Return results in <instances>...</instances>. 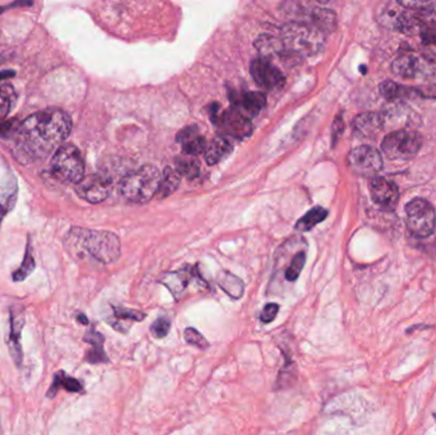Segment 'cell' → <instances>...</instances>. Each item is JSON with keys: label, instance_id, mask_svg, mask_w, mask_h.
Here are the masks:
<instances>
[{"label": "cell", "instance_id": "obj_28", "mask_svg": "<svg viewBox=\"0 0 436 435\" xmlns=\"http://www.w3.org/2000/svg\"><path fill=\"white\" fill-rule=\"evenodd\" d=\"M17 100V93L12 85L4 83L0 85V119L6 118L12 111L13 106Z\"/></svg>", "mask_w": 436, "mask_h": 435}, {"label": "cell", "instance_id": "obj_43", "mask_svg": "<svg viewBox=\"0 0 436 435\" xmlns=\"http://www.w3.org/2000/svg\"><path fill=\"white\" fill-rule=\"evenodd\" d=\"M432 416H434V419H435V421H436V412L435 414H434V415H432Z\"/></svg>", "mask_w": 436, "mask_h": 435}, {"label": "cell", "instance_id": "obj_26", "mask_svg": "<svg viewBox=\"0 0 436 435\" xmlns=\"http://www.w3.org/2000/svg\"><path fill=\"white\" fill-rule=\"evenodd\" d=\"M327 216V210H324L323 207H314L309 212H306V215L303 218L297 221L296 230H299V231H309V230L314 229L315 226L321 224V221H324Z\"/></svg>", "mask_w": 436, "mask_h": 435}, {"label": "cell", "instance_id": "obj_5", "mask_svg": "<svg viewBox=\"0 0 436 435\" xmlns=\"http://www.w3.org/2000/svg\"><path fill=\"white\" fill-rule=\"evenodd\" d=\"M321 30L303 22L286 24L282 30V44L285 48L299 54L311 55L318 53L324 44Z\"/></svg>", "mask_w": 436, "mask_h": 435}, {"label": "cell", "instance_id": "obj_24", "mask_svg": "<svg viewBox=\"0 0 436 435\" xmlns=\"http://www.w3.org/2000/svg\"><path fill=\"white\" fill-rule=\"evenodd\" d=\"M284 351V357H285L286 363L284 368L279 370L277 382H276V389H287L292 387L297 381V369L296 364L292 360L291 357V351Z\"/></svg>", "mask_w": 436, "mask_h": 435}, {"label": "cell", "instance_id": "obj_30", "mask_svg": "<svg viewBox=\"0 0 436 435\" xmlns=\"http://www.w3.org/2000/svg\"><path fill=\"white\" fill-rule=\"evenodd\" d=\"M199 163L194 158H177L176 160V171L180 175L193 179L199 175Z\"/></svg>", "mask_w": 436, "mask_h": 435}, {"label": "cell", "instance_id": "obj_27", "mask_svg": "<svg viewBox=\"0 0 436 435\" xmlns=\"http://www.w3.org/2000/svg\"><path fill=\"white\" fill-rule=\"evenodd\" d=\"M59 388H66L68 392H82L83 391V386L81 384V382L74 379L72 377H68L64 372H59L58 374L55 375L54 384L51 389L48 391V397H53L55 393L58 392Z\"/></svg>", "mask_w": 436, "mask_h": 435}, {"label": "cell", "instance_id": "obj_32", "mask_svg": "<svg viewBox=\"0 0 436 435\" xmlns=\"http://www.w3.org/2000/svg\"><path fill=\"white\" fill-rule=\"evenodd\" d=\"M33 270H35V260H33V257H32V254H31L30 247H27V252H26L24 263H22V266L19 267V270L13 275V280H14V281H24V278L30 276Z\"/></svg>", "mask_w": 436, "mask_h": 435}, {"label": "cell", "instance_id": "obj_2", "mask_svg": "<svg viewBox=\"0 0 436 435\" xmlns=\"http://www.w3.org/2000/svg\"><path fill=\"white\" fill-rule=\"evenodd\" d=\"M69 250L87 253L103 265L114 263L120 255V239L111 231L73 227L66 237Z\"/></svg>", "mask_w": 436, "mask_h": 435}, {"label": "cell", "instance_id": "obj_35", "mask_svg": "<svg viewBox=\"0 0 436 435\" xmlns=\"http://www.w3.org/2000/svg\"><path fill=\"white\" fill-rule=\"evenodd\" d=\"M171 321L166 317H160L152 323L151 332L156 339H165L170 332Z\"/></svg>", "mask_w": 436, "mask_h": 435}, {"label": "cell", "instance_id": "obj_13", "mask_svg": "<svg viewBox=\"0 0 436 435\" xmlns=\"http://www.w3.org/2000/svg\"><path fill=\"white\" fill-rule=\"evenodd\" d=\"M250 72L255 82L264 90L279 88L285 83L284 74L281 73L279 68L266 58L255 59L250 66Z\"/></svg>", "mask_w": 436, "mask_h": 435}, {"label": "cell", "instance_id": "obj_29", "mask_svg": "<svg viewBox=\"0 0 436 435\" xmlns=\"http://www.w3.org/2000/svg\"><path fill=\"white\" fill-rule=\"evenodd\" d=\"M256 48L261 50L264 56H268V55L279 54L281 53V48H285V46H284V44L279 39L266 35V36H261L258 39Z\"/></svg>", "mask_w": 436, "mask_h": 435}, {"label": "cell", "instance_id": "obj_22", "mask_svg": "<svg viewBox=\"0 0 436 435\" xmlns=\"http://www.w3.org/2000/svg\"><path fill=\"white\" fill-rule=\"evenodd\" d=\"M217 284L232 300H239L244 295L245 285L240 278L231 272L222 271L218 273Z\"/></svg>", "mask_w": 436, "mask_h": 435}, {"label": "cell", "instance_id": "obj_16", "mask_svg": "<svg viewBox=\"0 0 436 435\" xmlns=\"http://www.w3.org/2000/svg\"><path fill=\"white\" fill-rule=\"evenodd\" d=\"M384 127V116L378 113L358 115L352 123L353 133L361 138H373L380 133Z\"/></svg>", "mask_w": 436, "mask_h": 435}, {"label": "cell", "instance_id": "obj_14", "mask_svg": "<svg viewBox=\"0 0 436 435\" xmlns=\"http://www.w3.org/2000/svg\"><path fill=\"white\" fill-rule=\"evenodd\" d=\"M370 193L376 205L385 211L394 210L400 200L398 188L385 178H374L370 183Z\"/></svg>", "mask_w": 436, "mask_h": 435}, {"label": "cell", "instance_id": "obj_17", "mask_svg": "<svg viewBox=\"0 0 436 435\" xmlns=\"http://www.w3.org/2000/svg\"><path fill=\"white\" fill-rule=\"evenodd\" d=\"M176 140L182 145V152L187 156H197L206 151V139L200 135L199 129L197 127L182 129V132L177 134Z\"/></svg>", "mask_w": 436, "mask_h": 435}, {"label": "cell", "instance_id": "obj_23", "mask_svg": "<svg viewBox=\"0 0 436 435\" xmlns=\"http://www.w3.org/2000/svg\"><path fill=\"white\" fill-rule=\"evenodd\" d=\"M114 317L108 319V323L113 326L114 329H118L119 332L127 333L125 329L121 326L124 321L128 322H143L147 318V314L137 310V309L121 308V307H113Z\"/></svg>", "mask_w": 436, "mask_h": 435}, {"label": "cell", "instance_id": "obj_20", "mask_svg": "<svg viewBox=\"0 0 436 435\" xmlns=\"http://www.w3.org/2000/svg\"><path fill=\"white\" fill-rule=\"evenodd\" d=\"M232 150H234V145L229 139L226 137H217L213 139L209 145H207L204 158H206L207 163L216 165V163L224 161V158H229Z\"/></svg>", "mask_w": 436, "mask_h": 435}, {"label": "cell", "instance_id": "obj_15", "mask_svg": "<svg viewBox=\"0 0 436 435\" xmlns=\"http://www.w3.org/2000/svg\"><path fill=\"white\" fill-rule=\"evenodd\" d=\"M234 109L242 113L246 118H254L264 109L266 97L261 92H245V93H230Z\"/></svg>", "mask_w": 436, "mask_h": 435}, {"label": "cell", "instance_id": "obj_39", "mask_svg": "<svg viewBox=\"0 0 436 435\" xmlns=\"http://www.w3.org/2000/svg\"><path fill=\"white\" fill-rule=\"evenodd\" d=\"M12 124H6V123H0V138L6 137V134L9 133Z\"/></svg>", "mask_w": 436, "mask_h": 435}, {"label": "cell", "instance_id": "obj_7", "mask_svg": "<svg viewBox=\"0 0 436 435\" xmlns=\"http://www.w3.org/2000/svg\"><path fill=\"white\" fill-rule=\"evenodd\" d=\"M407 227L412 235L417 237L430 236L436 225L435 208L430 202L416 198L406 207Z\"/></svg>", "mask_w": 436, "mask_h": 435}, {"label": "cell", "instance_id": "obj_40", "mask_svg": "<svg viewBox=\"0 0 436 435\" xmlns=\"http://www.w3.org/2000/svg\"><path fill=\"white\" fill-rule=\"evenodd\" d=\"M13 76H14V72H12V71H4V72H0V81L9 78V77H13Z\"/></svg>", "mask_w": 436, "mask_h": 435}, {"label": "cell", "instance_id": "obj_6", "mask_svg": "<svg viewBox=\"0 0 436 435\" xmlns=\"http://www.w3.org/2000/svg\"><path fill=\"white\" fill-rule=\"evenodd\" d=\"M392 69L394 74L402 78H434L436 77V55L407 53L393 61Z\"/></svg>", "mask_w": 436, "mask_h": 435}, {"label": "cell", "instance_id": "obj_31", "mask_svg": "<svg viewBox=\"0 0 436 435\" xmlns=\"http://www.w3.org/2000/svg\"><path fill=\"white\" fill-rule=\"evenodd\" d=\"M305 263H306V254H305V252L297 253L291 260L289 268L286 270V280L290 281V282H295L299 276H300L301 271H303Z\"/></svg>", "mask_w": 436, "mask_h": 435}, {"label": "cell", "instance_id": "obj_1", "mask_svg": "<svg viewBox=\"0 0 436 435\" xmlns=\"http://www.w3.org/2000/svg\"><path fill=\"white\" fill-rule=\"evenodd\" d=\"M71 132L72 119L64 110H43L19 124L14 134V155L24 163L41 161L63 145Z\"/></svg>", "mask_w": 436, "mask_h": 435}, {"label": "cell", "instance_id": "obj_34", "mask_svg": "<svg viewBox=\"0 0 436 435\" xmlns=\"http://www.w3.org/2000/svg\"><path fill=\"white\" fill-rule=\"evenodd\" d=\"M402 86H398L397 83H394L393 81H384L380 87H379V91L385 100L389 101H393L397 98L402 97Z\"/></svg>", "mask_w": 436, "mask_h": 435}, {"label": "cell", "instance_id": "obj_18", "mask_svg": "<svg viewBox=\"0 0 436 435\" xmlns=\"http://www.w3.org/2000/svg\"><path fill=\"white\" fill-rule=\"evenodd\" d=\"M193 277H199V273L192 271L190 268H185L177 272L165 273L164 276L160 278V282L164 285L165 287H167V290L175 297V300H177L188 287L189 282Z\"/></svg>", "mask_w": 436, "mask_h": 435}, {"label": "cell", "instance_id": "obj_42", "mask_svg": "<svg viewBox=\"0 0 436 435\" xmlns=\"http://www.w3.org/2000/svg\"><path fill=\"white\" fill-rule=\"evenodd\" d=\"M4 9H6V8H3V6H0V13L4 12Z\"/></svg>", "mask_w": 436, "mask_h": 435}, {"label": "cell", "instance_id": "obj_36", "mask_svg": "<svg viewBox=\"0 0 436 435\" xmlns=\"http://www.w3.org/2000/svg\"><path fill=\"white\" fill-rule=\"evenodd\" d=\"M279 305L277 302H269L266 304V307L261 310V315H259V319L261 323L268 324V323H272L276 317L279 315Z\"/></svg>", "mask_w": 436, "mask_h": 435}, {"label": "cell", "instance_id": "obj_19", "mask_svg": "<svg viewBox=\"0 0 436 435\" xmlns=\"http://www.w3.org/2000/svg\"><path fill=\"white\" fill-rule=\"evenodd\" d=\"M24 324L22 312H13L11 315V327H9V337H8V349L16 364L22 363V347H21V332Z\"/></svg>", "mask_w": 436, "mask_h": 435}, {"label": "cell", "instance_id": "obj_33", "mask_svg": "<svg viewBox=\"0 0 436 435\" xmlns=\"http://www.w3.org/2000/svg\"><path fill=\"white\" fill-rule=\"evenodd\" d=\"M184 339H185L187 344H192L194 347H198V349H202V350H204V349L209 346L206 337L198 329L193 328V327H189V328L184 331Z\"/></svg>", "mask_w": 436, "mask_h": 435}, {"label": "cell", "instance_id": "obj_4", "mask_svg": "<svg viewBox=\"0 0 436 435\" xmlns=\"http://www.w3.org/2000/svg\"><path fill=\"white\" fill-rule=\"evenodd\" d=\"M50 171L58 180L79 184L85 179V158L76 145H63L54 152Z\"/></svg>", "mask_w": 436, "mask_h": 435}, {"label": "cell", "instance_id": "obj_12", "mask_svg": "<svg viewBox=\"0 0 436 435\" xmlns=\"http://www.w3.org/2000/svg\"><path fill=\"white\" fill-rule=\"evenodd\" d=\"M111 180L106 174H95L85 178L77 185V193L90 203H101L109 197Z\"/></svg>", "mask_w": 436, "mask_h": 435}, {"label": "cell", "instance_id": "obj_9", "mask_svg": "<svg viewBox=\"0 0 436 435\" xmlns=\"http://www.w3.org/2000/svg\"><path fill=\"white\" fill-rule=\"evenodd\" d=\"M378 21L384 27L400 31L406 35H415L417 32L415 16L407 13L400 3H385L378 12Z\"/></svg>", "mask_w": 436, "mask_h": 435}, {"label": "cell", "instance_id": "obj_38", "mask_svg": "<svg viewBox=\"0 0 436 435\" xmlns=\"http://www.w3.org/2000/svg\"><path fill=\"white\" fill-rule=\"evenodd\" d=\"M421 37H422V40H424L425 44H434L436 45V29L435 27H431V29H426V30L422 31L421 34Z\"/></svg>", "mask_w": 436, "mask_h": 435}, {"label": "cell", "instance_id": "obj_11", "mask_svg": "<svg viewBox=\"0 0 436 435\" xmlns=\"http://www.w3.org/2000/svg\"><path fill=\"white\" fill-rule=\"evenodd\" d=\"M213 121L224 135H229L232 138H248L253 130L250 119L234 108L226 110L221 114L216 113V118H213Z\"/></svg>", "mask_w": 436, "mask_h": 435}, {"label": "cell", "instance_id": "obj_41", "mask_svg": "<svg viewBox=\"0 0 436 435\" xmlns=\"http://www.w3.org/2000/svg\"><path fill=\"white\" fill-rule=\"evenodd\" d=\"M78 318L79 321H82V323H83V324H87V323H88V319L85 318V315L81 314L79 315Z\"/></svg>", "mask_w": 436, "mask_h": 435}, {"label": "cell", "instance_id": "obj_21", "mask_svg": "<svg viewBox=\"0 0 436 435\" xmlns=\"http://www.w3.org/2000/svg\"><path fill=\"white\" fill-rule=\"evenodd\" d=\"M85 341L91 344V350L85 355V360L90 364L109 363V357L103 350V342L105 337L100 332L95 331L93 328L85 334Z\"/></svg>", "mask_w": 436, "mask_h": 435}, {"label": "cell", "instance_id": "obj_3", "mask_svg": "<svg viewBox=\"0 0 436 435\" xmlns=\"http://www.w3.org/2000/svg\"><path fill=\"white\" fill-rule=\"evenodd\" d=\"M161 173L153 165H145L128 174L120 183V192L132 203H147L157 195Z\"/></svg>", "mask_w": 436, "mask_h": 435}, {"label": "cell", "instance_id": "obj_8", "mask_svg": "<svg viewBox=\"0 0 436 435\" xmlns=\"http://www.w3.org/2000/svg\"><path fill=\"white\" fill-rule=\"evenodd\" d=\"M422 138L411 130H397L388 134L382 143L383 152L389 160H408L417 155Z\"/></svg>", "mask_w": 436, "mask_h": 435}, {"label": "cell", "instance_id": "obj_37", "mask_svg": "<svg viewBox=\"0 0 436 435\" xmlns=\"http://www.w3.org/2000/svg\"><path fill=\"white\" fill-rule=\"evenodd\" d=\"M418 96L425 98H436V85L425 86L417 88Z\"/></svg>", "mask_w": 436, "mask_h": 435}, {"label": "cell", "instance_id": "obj_10", "mask_svg": "<svg viewBox=\"0 0 436 435\" xmlns=\"http://www.w3.org/2000/svg\"><path fill=\"white\" fill-rule=\"evenodd\" d=\"M347 163L358 175L371 176L382 170L383 158L374 147L360 145L348 153Z\"/></svg>", "mask_w": 436, "mask_h": 435}, {"label": "cell", "instance_id": "obj_25", "mask_svg": "<svg viewBox=\"0 0 436 435\" xmlns=\"http://www.w3.org/2000/svg\"><path fill=\"white\" fill-rule=\"evenodd\" d=\"M180 176L182 175L176 170L166 168L161 175V183L157 192L158 198H166L174 193L180 185Z\"/></svg>", "mask_w": 436, "mask_h": 435}]
</instances>
